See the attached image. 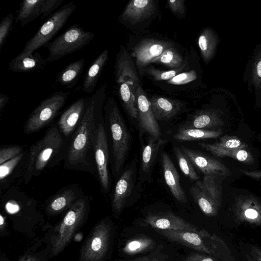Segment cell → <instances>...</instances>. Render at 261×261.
<instances>
[{"mask_svg":"<svg viewBox=\"0 0 261 261\" xmlns=\"http://www.w3.org/2000/svg\"><path fill=\"white\" fill-rule=\"evenodd\" d=\"M106 88V85H101L87 98L83 116L67 151L65 166L68 169L92 174L97 172L94 148Z\"/></svg>","mask_w":261,"mask_h":261,"instance_id":"cell-1","label":"cell"},{"mask_svg":"<svg viewBox=\"0 0 261 261\" xmlns=\"http://www.w3.org/2000/svg\"><path fill=\"white\" fill-rule=\"evenodd\" d=\"M2 203L14 231L25 237L33 239L39 230L46 231L51 226L45 222L44 215L38 208L37 201L18 189L7 191Z\"/></svg>","mask_w":261,"mask_h":261,"instance_id":"cell-2","label":"cell"},{"mask_svg":"<svg viewBox=\"0 0 261 261\" xmlns=\"http://www.w3.org/2000/svg\"><path fill=\"white\" fill-rule=\"evenodd\" d=\"M90 203L85 196L80 198L62 218L51 225L41 238L47 247L49 259L61 253L87 222Z\"/></svg>","mask_w":261,"mask_h":261,"instance_id":"cell-3","label":"cell"},{"mask_svg":"<svg viewBox=\"0 0 261 261\" xmlns=\"http://www.w3.org/2000/svg\"><path fill=\"white\" fill-rule=\"evenodd\" d=\"M63 137L57 125H53L41 139L30 147L23 176L25 184L40 174L60 152L64 145Z\"/></svg>","mask_w":261,"mask_h":261,"instance_id":"cell-4","label":"cell"},{"mask_svg":"<svg viewBox=\"0 0 261 261\" xmlns=\"http://www.w3.org/2000/svg\"><path fill=\"white\" fill-rule=\"evenodd\" d=\"M113 232V225L109 218L97 222L81 245L79 260L106 261L110 254Z\"/></svg>","mask_w":261,"mask_h":261,"instance_id":"cell-5","label":"cell"},{"mask_svg":"<svg viewBox=\"0 0 261 261\" xmlns=\"http://www.w3.org/2000/svg\"><path fill=\"white\" fill-rule=\"evenodd\" d=\"M111 133L114 167L116 173L122 168L129 149L130 136L114 101L109 98L105 107Z\"/></svg>","mask_w":261,"mask_h":261,"instance_id":"cell-6","label":"cell"},{"mask_svg":"<svg viewBox=\"0 0 261 261\" xmlns=\"http://www.w3.org/2000/svg\"><path fill=\"white\" fill-rule=\"evenodd\" d=\"M94 34L75 24L47 44V63L59 60L64 56L81 49L89 43Z\"/></svg>","mask_w":261,"mask_h":261,"instance_id":"cell-7","label":"cell"},{"mask_svg":"<svg viewBox=\"0 0 261 261\" xmlns=\"http://www.w3.org/2000/svg\"><path fill=\"white\" fill-rule=\"evenodd\" d=\"M69 93V91H56L41 101L27 119L24 133H34L50 123L65 104Z\"/></svg>","mask_w":261,"mask_h":261,"instance_id":"cell-8","label":"cell"},{"mask_svg":"<svg viewBox=\"0 0 261 261\" xmlns=\"http://www.w3.org/2000/svg\"><path fill=\"white\" fill-rule=\"evenodd\" d=\"M76 8L74 3L70 2L54 13L28 41L22 51L33 53L39 48L48 44L49 41L65 24Z\"/></svg>","mask_w":261,"mask_h":261,"instance_id":"cell-9","label":"cell"},{"mask_svg":"<svg viewBox=\"0 0 261 261\" xmlns=\"http://www.w3.org/2000/svg\"><path fill=\"white\" fill-rule=\"evenodd\" d=\"M97 173L102 191L107 193L110 188L108 171L109 148L107 133L102 121L98 123L94 148Z\"/></svg>","mask_w":261,"mask_h":261,"instance_id":"cell-10","label":"cell"},{"mask_svg":"<svg viewBox=\"0 0 261 261\" xmlns=\"http://www.w3.org/2000/svg\"><path fill=\"white\" fill-rule=\"evenodd\" d=\"M172 47H174L173 44L167 41L153 39H145L140 41L134 47L132 53V56L136 59L140 74L143 73L147 65Z\"/></svg>","mask_w":261,"mask_h":261,"instance_id":"cell-11","label":"cell"},{"mask_svg":"<svg viewBox=\"0 0 261 261\" xmlns=\"http://www.w3.org/2000/svg\"><path fill=\"white\" fill-rule=\"evenodd\" d=\"M243 80L255 97V107H261V42L256 45L245 68Z\"/></svg>","mask_w":261,"mask_h":261,"instance_id":"cell-12","label":"cell"},{"mask_svg":"<svg viewBox=\"0 0 261 261\" xmlns=\"http://www.w3.org/2000/svg\"><path fill=\"white\" fill-rule=\"evenodd\" d=\"M135 96L138 109V119L140 127L150 135L159 139L162 135L160 128L143 89L139 85L136 89Z\"/></svg>","mask_w":261,"mask_h":261,"instance_id":"cell-13","label":"cell"},{"mask_svg":"<svg viewBox=\"0 0 261 261\" xmlns=\"http://www.w3.org/2000/svg\"><path fill=\"white\" fill-rule=\"evenodd\" d=\"M232 211L238 221L261 225V200L258 198L240 195L234 199Z\"/></svg>","mask_w":261,"mask_h":261,"instance_id":"cell-14","label":"cell"},{"mask_svg":"<svg viewBox=\"0 0 261 261\" xmlns=\"http://www.w3.org/2000/svg\"><path fill=\"white\" fill-rule=\"evenodd\" d=\"M181 149L194 167L204 175L219 176L229 174L228 168L219 161L185 146H182Z\"/></svg>","mask_w":261,"mask_h":261,"instance_id":"cell-15","label":"cell"},{"mask_svg":"<svg viewBox=\"0 0 261 261\" xmlns=\"http://www.w3.org/2000/svg\"><path fill=\"white\" fill-rule=\"evenodd\" d=\"M75 187H68L48 199L44 204L46 214L55 217L66 212L83 196Z\"/></svg>","mask_w":261,"mask_h":261,"instance_id":"cell-16","label":"cell"},{"mask_svg":"<svg viewBox=\"0 0 261 261\" xmlns=\"http://www.w3.org/2000/svg\"><path fill=\"white\" fill-rule=\"evenodd\" d=\"M116 82L128 83L133 92L140 85V80L134 63L125 48L121 47L117 56L115 66Z\"/></svg>","mask_w":261,"mask_h":261,"instance_id":"cell-17","label":"cell"},{"mask_svg":"<svg viewBox=\"0 0 261 261\" xmlns=\"http://www.w3.org/2000/svg\"><path fill=\"white\" fill-rule=\"evenodd\" d=\"M143 221L155 229L194 232H197L199 230L195 225L170 213L148 215Z\"/></svg>","mask_w":261,"mask_h":261,"instance_id":"cell-18","label":"cell"},{"mask_svg":"<svg viewBox=\"0 0 261 261\" xmlns=\"http://www.w3.org/2000/svg\"><path fill=\"white\" fill-rule=\"evenodd\" d=\"M134 177V170L132 167H129L122 173L116 183L112 200V209L116 218L121 213L130 194Z\"/></svg>","mask_w":261,"mask_h":261,"instance_id":"cell-19","label":"cell"},{"mask_svg":"<svg viewBox=\"0 0 261 261\" xmlns=\"http://www.w3.org/2000/svg\"><path fill=\"white\" fill-rule=\"evenodd\" d=\"M87 98L80 97L60 116L58 126L64 137H69L77 128L85 112Z\"/></svg>","mask_w":261,"mask_h":261,"instance_id":"cell-20","label":"cell"},{"mask_svg":"<svg viewBox=\"0 0 261 261\" xmlns=\"http://www.w3.org/2000/svg\"><path fill=\"white\" fill-rule=\"evenodd\" d=\"M161 162L165 182L173 196L178 202L186 203L187 197L180 184L178 173L167 152H162Z\"/></svg>","mask_w":261,"mask_h":261,"instance_id":"cell-21","label":"cell"},{"mask_svg":"<svg viewBox=\"0 0 261 261\" xmlns=\"http://www.w3.org/2000/svg\"><path fill=\"white\" fill-rule=\"evenodd\" d=\"M223 115V111L218 109L200 110L192 116L185 127L214 130L224 125Z\"/></svg>","mask_w":261,"mask_h":261,"instance_id":"cell-22","label":"cell"},{"mask_svg":"<svg viewBox=\"0 0 261 261\" xmlns=\"http://www.w3.org/2000/svg\"><path fill=\"white\" fill-rule=\"evenodd\" d=\"M47 63L38 53L21 51L9 63L8 70L15 72L27 73L42 69Z\"/></svg>","mask_w":261,"mask_h":261,"instance_id":"cell-23","label":"cell"},{"mask_svg":"<svg viewBox=\"0 0 261 261\" xmlns=\"http://www.w3.org/2000/svg\"><path fill=\"white\" fill-rule=\"evenodd\" d=\"M155 10V3L152 0L131 1L123 11L121 18L135 24L149 17Z\"/></svg>","mask_w":261,"mask_h":261,"instance_id":"cell-24","label":"cell"},{"mask_svg":"<svg viewBox=\"0 0 261 261\" xmlns=\"http://www.w3.org/2000/svg\"><path fill=\"white\" fill-rule=\"evenodd\" d=\"M149 101L153 114L159 121L171 119L178 113L182 106L179 101L163 97H153Z\"/></svg>","mask_w":261,"mask_h":261,"instance_id":"cell-25","label":"cell"},{"mask_svg":"<svg viewBox=\"0 0 261 261\" xmlns=\"http://www.w3.org/2000/svg\"><path fill=\"white\" fill-rule=\"evenodd\" d=\"M108 56L109 51L105 49L90 65L84 76L82 86L83 91L88 93L93 92L108 61Z\"/></svg>","mask_w":261,"mask_h":261,"instance_id":"cell-26","label":"cell"},{"mask_svg":"<svg viewBox=\"0 0 261 261\" xmlns=\"http://www.w3.org/2000/svg\"><path fill=\"white\" fill-rule=\"evenodd\" d=\"M219 41L217 34L212 28H206L201 32L198 37V44L201 56L205 62L208 63L213 58Z\"/></svg>","mask_w":261,"mask_h":261,"instance_id":"cell-27","label":"cell"},{"mask_svg":"<svg viewBox=\"0 0 261 261\" xmlns=\"http://www.w3.org/2000/svg\"><path fill=\"white\" fill-rule=\"evenodd\" d=\"M43 0L22 1L17 11L15 21L19 22L21 27L34 20L42 14Z\"/></svg>","mask_w":261,"mask_h":261,"instance_id":"cell-28","label":"cell"},{"mask_svg":"<svg viewBox=\"0 0 261 261\" xmlns=\"http://www.w3.org/2000/svg\"><path fill=\"white\" fill-rule=\"evenodd\" d=\"M85 64V61L83 59L71 62L59 72L56 82L66 89L72 88L77 83Z\"/></svg>","mask_w":261,"mask_h":261,"instance_id":"cell-29","label":"cell"},{"mask_svg":"<svg viewBox=\"0 0 261 261\" xmlns=\"http://www.w3.org/2000/svg\"><path fill=\"white\" fill-rule=\"evenodd\" d=\"M222 134L221 129L208 130L200 128L182 127L173 138L180 141H192L205 139L217 138Z\"/></svg>","mask_w":261,"mask_h":261,"instance_id":"cell-30","label":"cell"},{"mask_svg":"<svg viewBox=\"0 0 261 261\" xmlns=\"http://www.w3.org/2000/svg\"><path fill=\"white\" fill-rule=\"evenodd\" d=\"M199 145L202 148L218 157H229L246 164H252L254 161L253 157L251 152L246 149L215 148L207 146L205 143H200Z\"/></svg>","mask_w":261,"mask_h":261,"instance_id":"cell-31","label":"cell"},{"mask_svg":"<svg viewBox=\"0 0 261 261\" xmlns=\"http://www.w3.org/2000/svg\"><path fill=\"white\" fill-rule=\"evenodd\" d=\"M216 177L214 175H205L202 180H198L195 184L206 197L220 207L222 197Z\"/></svg>","mask_w":261,"mask_h":261,"instance_id":"cell-32","label":"cell"},{"mask_svg":"<svg viewBox=\"0 0 261 261\" xmlns=\"http://www.w3.org/2000/svg\"><path fill=\"white\" fill-rule=\"evenodd\" d=\"M166 142V140L155 139L150 137L147 144L144 147L141 154V168L147 172L153 163L160 147Z\"/></svg>","mask_w":261,"mask_h":261,"instance_id":"cell-33","label":"cell"},{"mask_svg":"<svg viewBox=\"0 0 261 261\" xmlns=\"http://www.w3.org/2000/svg\"><path fill=\"white\" fill-rule=\"evenodd\" d=\"M155 245L150 238L141 236L127 241L122 248V252L127 255H135L149 251Z\"/></svg>","mask_w":261,"mask_h":261,"instance_id":"cell-34","label":"cell"},{"mask_svg":"<svg viewBox=\"0 0 261 261\" xmlns=\"http://www.w3.org/2000/svg\"><path fill=\"white\" fill-rule=\"evenodd\" d=\"M48 254V250L41 238L25 250L17 261H49Z\"/></svg>","mask_w":261,"mask_h":261,"instance_id":"cell-35","label":"cell"},{"mask_svg":"<svg viewBox=\"0 0 261 261\" xmlns=\"http://www.w3.org/2000/svg\"><path fill=\"white\" fill-rule=\"evenodd\" d=\"M119 84V94L125 110L131 118H137L138 109L135 93L128 83Z\"/></svg>","mask_w":261,"mask_h":261,"instance_id":"cell-36","label":"cell"},{"mask_svg":"<svg viewBox=\"0 0 261 261\" xmlns=\"http://www.w3.org/2000/svg\"><path fill=\"white\" fill-rule=\"evenodd\" d=\"M190 192L194 200L205 215L213 217L217 214L220 206L207 198L195 184L190 188Z\"/></svg>","mask_w":261,"mask_h":261,"instance_id":"cell-37","label":"cell"},{"mask_svg":"<svg viewBox=\"0 0 261 261\" xmlns=\"http://www.w3.org/2000/svg\"><path fill=\"white\" fill-rule=\"evenodd\" d=\"M152 63L162 64L173 69L178 68L185 64L182 56L174 47L168 49Z\"/></svg>","mask_w":261,"mask_h":261,"instance_id":"cell-38","label":"cell"},{"mask_svg":"<svg viewBox=\"0 0 261 261\" xmlns=\"http://www.w3.org/2000/svg\"><path fill=\"white\" fill-rule=\"evenodd\" d=\"M173 150L179 167L182 173L191 180H198L199 176L196 172L192 163L181 148L175 146Z\"/></svg>","mask_w":261,"mask_h":261,"instance_id":"cell-39","label":"cell"},{"mask_svg":"<svg viewBox=\"0 0 261 261\" xmlns=\"http://www.w3.org/2000/svg\"><path fill=\"white\" fill-rule=\"evenodd\" d=\"M205 144L210 147L220 149H246L248 146L236 136L228 135L222 137L218 142L213 144L205 143Z\"/></svg>","mask_w":261,"mask_h":261,"instance_id":"cell-40","label":"cell"},{"mask_svg":"<svg viewBox=\"0 0 261 261\" xmlns=\"http://www.w3.org/2000/svg\"><path fill=\"white\" fill-rule=\"evenodd\" d=\"M25 154V152H23L15 158L0 164V180L1 182H4L14 172Z\"/></svg>","mask_w":261,"mask_h":261,"instance_id":"cell-41","label":"cell"},{"mask_svg":"<svg viewBox=\"0 0 261 261\" xmlns=\"http://www.w3.org/2000/svg\"><path fill=\"white\" fill-rule=\"evenodd\" d=\"M184 64L180 67L168 71L160 70L153 67H148L145 69V71L156 81L169 80L184 70L186 67Z\"/></svg>","mask_w":261,"mask_h":261,"instance_id":"cell-42","label":"cell"},{"mask_svg":"<svg viewBox=\"0 0 261 261\" xmlns=\"http://www.w3.org/2000/svg\"><path fill=\"white\" fill-rule=\"evenodd\" d=\"M15 16L12 13L5 16L0 22V50H2L12 29Z\"/></svg>","mask_w":261,"mask_h":261,"instance_id":"cell-43","label":"cell"},{"mask_svg":"<svg viewBox=\"0 0 261 261\" xmlns=\"http://www.w3.org/2000/svg\"><path fill=\"white\" fill-rule=\"evenodd\" d=\"M197 78L196 72L194 70L178 73L174 77L167 81L170 84L179 85L187 84L195 81Z\"/></svg>","mask_w":261,"mask_h":261,"instance_id":"cell-44","label":"cell"},{"mask_svg":"<svg viewBox=\"0 0 261 261\" xmlns=\"http://www.w3.org/2000/svg\"><path fill=\"white\" fill-rule=\"evenodd\" d=\"M23 148L22 146H14L0 149V164L11 160L22 152Z\"/></svg>","mask_w":261,"mask_h":261,"instance_id":"cell-45","label":"cell"},{"mask_svg":"<svg viewBox=\"0 0 261 261\" xmlns=\"http://www.w3.org/2000/svg\"><path fill=\"white\" fill-rule=\"evenodd\" d=\"M64 0H43L41 19L50 15L63 3Z\"/></svg>","mask_w":261,"mask_h":261,"instance_id":"cell-46","label":"cell"},{"mask_svg":"<svg viewBox=\"0 0 261 261\" xmlns=\"http://www.w3.org/2000/svg\"><path fill=\"white\" fill-rule=\"evenodd\" d=\"M184 2V0H170L168 1L167 4L173 13L182 15L185 13Z\"/></svg>","mask_w":261,"mask_h":261,"instance_id":"cell-47","label":"cell"},{"mask_svg":"<svg viewBox=\"0 0 261 261\" xmlns=\"http://www.w3.org/2000/svg\"><path fill=\"white\" fill-rule=\"evenodd\" d=\"M182 261H218L216 258L197 253H192L185 257Z\"/></svg>","mask_w":261,"mask_h":261,"instance_id":"cell-48","label":"cell"},{"mask_svg":"<svg viewBox=\"0 0 261 261\" xmlns=\"http://www.w3.org/2000/svg\"><path fill=\"white\" fill-rule=\"evenodd\" d=\"M6 216L1 213L0 214V236L2 238L9 236L10 232L8 230V226Z\"/></svg>","mask_w":261,"mask_h":261,"instance_id":"cell-49","label":"cell"},{"mask_svg":"<svg viewBox=\"0 0 261 261\" xmlns=\"http://www.w3.org/2000/svg\"><path fill=\"white\" fill-rule=\"evenodd\" d=\"M249 261H261V248L253 246L250 253Z\"/></svg>","mask_w":261,"mask_h":261,"instance_id":"cell-50","label":"cell"},{"mask_svg":"<svg viewBox=\"0 0 261 261\" xmlns=\"http://www.w3.org/2000/svg\"><path fill=\"white\" fill-rule=\"evenodd\" d=\"M238 170L242 174L249 176L252 178L261 179V170L257 171H250L239 169Z\"/></svg>","mask_w":261,"mask_h":261,"instance_id":"cell-51","label":"cell"},{"mask_svg":"<svg viewBox=\"0 0 261 261\" xmlns=\"http://www.w3.org/2000/svg\"><path fill=\"white\" fill-rule=\"evenodd\" d=\"M9 99V96L7 95L2 93L0 94V114L1 115L2 111L6 105L8 103Z\"/></svg>","mask_w":261,"mask_h":261,"instance_id":"cell-52","label":"cell"},{"mask_svg":"<svg viewBox=\"0 0 261 261\" xmlns=\"http://www.w3.org/2000/svg\"><path fill=\"white\" fill-rule=\"evenodd\" d=\"M130 261H166L163 259L150 255L135 258Z\"/></svg>","mask_w":261,"mask_h":261,"instance_id":"cell-53","label":"cell"},{"mask_svg":"<svg viewBox=\"0 0 261 261\" xmlns=\"http://www.w3.org/2000/svg\"><path fill=\"white\" fill-rule=\"evenodd\" d=\"M0 261H11V260L7 257L4 253H1L0 254Z\"/></svg>","mask_w":261,"mask_h":261,"instance_id":"cell-54","label":"cell"}]
</instances>
